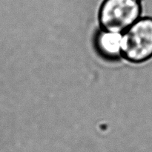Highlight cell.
<instances>
[{"label": "cell", "instance_id": "6da1fadb", "mask_svg": "<svg viewBox=\"0 0 152 152\" xmlns=\"http://www.w3.org/2000/svg\"><path fill=\"white\" fill-rule=\"evenodd\" d=\"M142 5L138 0H105L99 19L104 31L123 34L140 19Z\"/></svg>", "mask_w": 152, "mask_h": 152}, {"label": "cell", "instance_id": "3957f363", "mask_svg": "<svg viewBox=\"0 0 152 152\" xmlns=\"http://www.w3.org/2000/svg\"><path fill=\"white\" fill-rule=\"evenodd\" d=\"M123 34L104 31L99 34L96 45L102 55L110 58H115L122 55Z\"/></svg>", "mask_w": 152, "mask_h": 152}, {"label": "cell", "instance_id": "7a4b0ae2", "mask_svg": "<svg viewBox=\"0 0 152 152\" xmlns=\"http://www.w3.org/2000/svg\"><path fill=\"white\" fill-rule=\"evenodd\" d=\"M122 56L134 63L152 59V17L138 19L123 34Z\"/></svg>", "mask_w": 152, "mask_h": 152}, {"label": "cell", "instance_id": "277c9868", "mask_svg": "<svg viewBox=\"0 0 152 152\" xmlns=\"http://www.w3.org/2000/svg\"><path fill=\"white\" fill-rule=\"evenodd\" d=\"M138 1H142V0H138Z\"/></svg>", "mask_w": 152, "mask_h": 152}]
</instances>
